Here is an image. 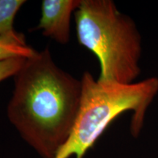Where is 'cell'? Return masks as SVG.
Here are the masks:
<instances>
[{
    "label": "cell",
    "instance_id": "obj_1",
    "mask_svg": "<svg viewBox=\"0 0 158 158\" xmlns=\"http://www.w3.org/2000/svg\"><path fill=\"white\" fill-rule=\"evenodd\" d=\"M81 92V80L59 68L45 48L26 59L14 76L7 117L41 157L55 158L72 133Z\"/></svg>",
    "mask_w": 158,
    "mask_h": 158
},
{
    "label": "cell",
    "instance_id": "obj_2",
    "mask_svg": "<svg viewBox=\"0 0 158 158\" xmlns=\"http://www.w3.org/2000/svg\"><path fill=\"white\" fill-rule=\"evenodd\" d=\"M81 105L68 141L55 158H83L108 126L124 112H133L130 132L137 137L146 113L158 93V78L129 84L102 81L89 72L83 74Z\"/></svg>",
    "mask_w": 158,
    "mask_h": 158
},
{
    "label": "cell",
    "instance_id": "obj_3",
    "mask_svg": "<svg viewBox=\"0 0 158 158\" xmlns=\"http://www.w3.org/2000/svg\"><path fill=\"white\" fill-rule=\"evenodd\" d=\"M78 40L98 59V80L129 84L141 74V37L111 0H81L75 13Z\"/></svg>",
    "mask_w": 158,
    "mask_h": 158
},
{
    "label": "cell",
    "instance_id": "obj_4",
    "mask_svg": "<svg viewBox=\"0 0 158 158\" xmlns=\"http://www.w3.org/2000/svg\"><path fill=\"white\" fill-rule=\"evenodd\" d=\"M81 0H44L42 15L36 29L60 44L70 40L71 15L78 9Z\"/></svg>",
    "mask_w": 158,
    "mask_h": 158
},
{
    "label": "cell",
    "instance_id": "obj_5",
    "mask_svg": "<svg viewBox=\"0 0 158 158\" xmlns=\"http://www.w3.org/2000/svg\"><path fill=\"white\" fill-rule=\"evenodd\" d=\"M25 2L23 0H0V37L25 40L13 27L15 15Z\"/></svg>",
    "mask_w": 158,
    "mask_h": 158
},
{
    "label": "cell",
    "instance_id": "obj_6",
    "mask_svg": "<svg viewBox=\"0 0 158 158\" xmlns=\"http://www.w3.org/2000/svg\"><path fill=\"white\" fill-rule=\"evenodd\" d=\"M36 52L27 44L25 40L0 37V61L14 57L29 58Z\"/></svg>",
    "mask_w": 158,
    "mask_h": 158
},
{
    "label": "cell",
    "instance_id": "obj_7",
    "mask_svg": "<svg viewBox=\"0 0 158 158\" xmlns=\"http://www.w3.org/2000/svg\"><path fill=\"white\" fill-rule=\"evenodd\" d=\"M26 59L23 57H14L0 61V82L9 77L14 76L22 67Z\"/></svg>",
    "mask_w": 158,
    "mask_h": 158
}]
</instances>
